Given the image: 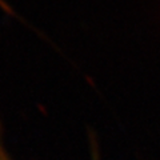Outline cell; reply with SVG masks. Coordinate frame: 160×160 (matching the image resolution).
<instances>
[{"instance_id": "obj_1", "label": "cell", "mask_w": 160, "mask_h": 160, "mask_svg": "<svg viewBox=\"0 0 160 160\" xmlns=\"http://www.w3.org/2000/svg\"><path fill=\"white\" fill-rule=\"evenodd\" d=\"M0 160H12V158L7 153L6 148H4L3 143H2V140H0Z\"/></svg>"}]
</instances>
